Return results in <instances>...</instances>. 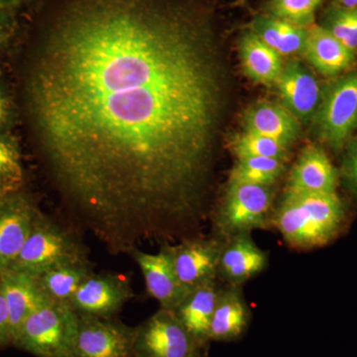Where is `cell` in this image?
<instances>
[{
  "label": "cell",
  "instance_id": "ab89813d",
  "mask_svg": "<svg viewBox=\"0 0 357 357\" xmlns=\"http://www.w3.org/2000/svg\"><path fill=\"white\" fill-rule=\"evenodd\" d=\"M0 8H4V7H2L1 4H0Z\"/></svg>",
  "mask_w": 357,
  "mask_h": 357
},
{
  "label": "cell",
  "instance_id": "9a60e30c",
  "mask_svg": "<svg viewBox=\"0 0 357 357\" xmlns=\"http://www.w3.org/2000/svg\"><path fill=\"white\" fill-rule=\"evenodd\" d=\"M0 290L8 307L13 342L25 319L50 300L40 287L37 277L10 268L2 270Z\"/></svg>",
  "mask_w": 357,
  "mask_h": 357
},
{
  "label": "cell",
  "instance_id": "74e56055",
  "mask_svg": "<svg viewBox=\"0 0 357 357\" xmlns=\"http://www.w3.org/2000/svg\"><path fill=\"white\" fill-rule=\"evenodd\" d=\"M246 0H239V3H243V2H245Z\"/></svg>",
  "mask_w": 357,
  "mask_h": 357
},
{
  "label": "cell",
  "instance_id": "f35d334b",
  "mask_svg": "<svg viewBox=\"0 0 357 357\" xmlns=\"http://www.w3.org/2000/svg\"><path fill=\"white\" fill-rule=\"evenodd\" d=\"M2 270H3V269H2V268H1V267H0V276H1V272H2Z\"/></svg>",
  "mask_w": 357,
  "mask_h": 357
},
{
  "label": "cell",
  "instance_id": "ba28073f",
  "mask_svg": "<svg viewBox=\"0 0 357 357\" xmlns=\"http://www.w3.org/2000/svg\"><path fill=\"white\" fill-rule=\"evenodd\" d=\"M223 241L190 237L180 243L162 244L181 285L191 291L218 278Z\"/></svg>",
  "mask_w": 357,
  "mask_h": 357
},
{
  "label": "cell",
  "instance_id": "ac0fdd59",
  "mask_svg": "<svg viewBox=\"0 0 357 357\" xmlns=\"http://www.w3.org/2000/svg\"><path fill=\"white\" fill-rule=\"evenodd\" d=\"M244 130L278 141L288 148L300 134L299 121L283 105L262 102L246 110Z\"/></svg>",
  "mask_w": 357,
  "mask_h": 357
},
{
  "label": "cell",
  "instance_id": "83f0119b",
  "mask_svg": "<svg viewBox=\"0 0 357 357\" xmlns=\"http://www.w3.org/2000/svg\"><path fill=\"white\" fill-rule=\"evenodd\" d=\"M324 27L349 50H357V27L347 9L340 6L332 9L326 15Z\"/></svg>",
  "mask_w": 357,
  "mask_h": 357
},
{
  "label": "cell",
  "instance_id": "5b68a950",
  "mask_svg": "<svg viewBox=\"0 0 357 357\" xmlns=\"http://www.w3.org/2000/svg\"><path fill=\"white\" fill-rule=\"evenodd\" d=\"M273 202L272 185L229 183L213 222L218 238L225 241L237 234L266 229L271 222Z\"/></svg>",
  "mask_w": 357,
  "mask_h": 357
},
{
  "label": "cell",
  "instance_id": "4fadbf2b",
  "mask_svg": "<svg viewBox=\"0 0 357 357\" xmlns=\"http://www.w3.org/2000/svg\"><path fill=\"white\" fill-rule=\"evenodd\" d=\"M268 255L251 236L241 234L223 241L218 277L229 286L241 287L243 283L264 271Z\"/></svg>",
  "mask_w": 357,
  "mask_h": 357
},
{
  "label": "cell",
  "instance_id": "7c38bea8",
  "mask_svg": "<svg viewBox=\"0 0 357 357\" xmlns=\"http://www.w3.org/2000/svg\"><path fill=\"white\" fill-rule=\"evenodd\" d=\"M129 255L142 272L148 294L161 309L174 311L190 291L178 282L166 251L161 248L159 252L149 253L135 248Z\"/></svg>",
  "mask_w": 357,
  "mask_h": 357
},
{
  "label": "cell",
  "instance_id": "8992f818",
  "mask_svg": "<svg viewBox=\"0 0 357 357\" xmlns=\"http://www.w3.org/2000/svg\"><path fill=\"white\" fill-rule=\"evenodd\" d=\"M173 311L160 309L135 328L134 357H198L206 352Z\"/></svg>",
  "mask_w": 357,
  "mask_h": 357
},
{
  "label": "cell",
  "instance_id": "52a82bcc",
  "mask_svg": "<svg viewBox=\"0 0 357 357\" xmlns=\"http://www.w3.org/2000/svg\"><path fill=\"white\" fill-rule=\"evenodd\" d=\"M319 138L340 149L357 128V73L337 79L323 93L314 115Z\"/></svg>",
  "mask_w": 357,
  "mask_h": 357
},
{
  "label": "cell",
  "instance_id": "f546056e",
  "mask_svg": "<svg viewBox=\"0 0 357 357\" xmlns=\"http://www.w3.org/2000/svg\"><path fill=\"white\" fill-rule=\"evenodd\" d=\"M13 344L11 335L10 317L6 298L0 290V347Z\"/></svg>",
  "mask_w": 357,
  "mask_h": 357
},
{
  "label": "cell",
  "instance_id": "603a6c76",
  "mask_svg": "<svg viewBox=\"0 0 357 357\" xmlns=\"http://www.w3.org/2000/svg\"><path fill=\"white\" fill-rule=\"evenodd\" d=\"M249 30L281 56L293 55L304 50L307 28L278 20L270 14L256 16Z\"/></svg>",
  "mask_w": 357,
  "mask_h": 357
},
{
  "label": "cell",
  "instance_id": "3957f363",
  "mask_svg": "<svg viewBox=\"0 0 357 357\" xmlns=\"http://www.w3.org/2000/svg\"><path fill=\"white\" fill-rule=\"evenodd\" d=\"M77 324L68 303L49 301L25 319L13 344L37 357H75Z\"/></svg>",
  "mask_w": 357,
  "mask_h": 357
},
{
  "label": "cell",
  "instance_id": "277c9868",
  "mask_svg": "<svg viewBox=\"0 0 357 357\" xmlns=\"http://www.w3.org/2000/svg\"><path fill=\"white\" fill-rule=\"evenodd\" d=\"M88 249L76 234L38 213L10 269L38 277L63 263L88 260Z\"/></svg>",
  "mask_w": 357,
  "mask_h": 357
},
{
  "label": "cell",
  "instance_id": "2e32d148",
  "mask_svg": "<svg viewBox=\"0 0 357 357\" xmlns=\"http://www.w3.org/2000/svg\"><path fill=\"white\" fill-rule=\"evenodd\" d=\"M338 174L321 148L309 145L301 152L289 178L288 190L337 192Z\"/></svg>",
  "mask_w": 357,
  "mask_h": 357
},
{
  "label": "cell",
  "instance_id": "e575fe53",
  "mask_svg": "<svg viewBox=\"0 0 357 357\" xmlns=\"http://www.w3.org/2000/svg\"><path fill=\"white\" fill-rule=\"evenodd\" d=\"M22 1H24V0H0V4L4 8L10 9L14 6H18Z\"/></svg>",
  "mask_w": 357,
  "mask_h": 357
},
{
  "label": "cell",
  "instance_id": "484cf974",
  "mask_svg": "<svg viewBox=\"0 0 357 357\" xmlns=\"http://www.w3.org/2000/svg\"><path fill=\"white\" fill-rule=\"evenodd\" d=\"M323 0H269L266 13L278 20L307 28L314 24V14Z\"/></svg>",
  "mask_w": 357,
  "mask_h": 357
},
{
  "label": "cell",
  "instance_id": "6da1fadb",
  "mask_svg": "<svg viewBox=\"0 0 357 357\" xmlns=\"http://www.w3.org/2000/svg\"><path fill=\"white\" fill-rule=\"evenodd\" d=\"M222 73L183 0H63L22 79L26 117L77 223L110 255L192 237L203 218Z\"/></svg>",
  "mask_w": 357,
  "mask_h": 357
},
{
  "label": "cell",
  "instance_id": "e0dca14e",
  "mask_svg": "<svg viewBox=\"0 0 357 357\" xmlns=\"http://www.w3.org/2000/svg\"><path fill=\"white\" fill-rule=\"evenodd\" d=\"M250 321V310L241 287L220 288L211 318L210 342H232L241 337Z\"/></svg>",
  "mask_w": 357,
  "mask_h": 357
},
{
  "label": "cell",
  "instance_id": "ffe728a7",
  "mask_svg": "<svg viewBox=\"0 0 357 357\" xmlns=\"http://www.w3.org/2000/svg\"><path fill=\"white\" fill-rule=\"evenodd\" d=\"M220 290L215 281L192 289L173 311L190 335L204 347L210 342L208 332Z\"/></svg>",
  "mask_w": 357,
  "mask_h": 357
},
{
  "label": "cell",
  "instance_id": "5bb4252c",
  "mask_svg": "<svg viewBox=\"0 0 357 357\" xmlns=\"http://www.w3.org/2000/svg\"><path fill=\"white\" fill-rule=\"evenodd\" d=\"M39 211L28 199L9 195L0 206V267L13 265L29 236Z\"/></svg>",
  "mask_w": 357,
  "mask_h": 357
},
{
  "label": "cell",
  "instance_id": "8fae6325",
  "mask_svg": "<svg viewBox=\"0 0 357 357\" xmlns=\"http://www.w3.org/2000/svg\"><path fill=\"white\" fill-rule=\"evenodd\" d=\"M283 107L298 121H307L318 112L323 93L314 75L298 61L283 65L275 82Z\"/></svg>",
  "mask_w": 357,
  "mask_h": 357
},
{
  "label": "cell",
  "instance_id": "d590c367",
  "mask_svg": "<svg viewBox=\"0 0 357 357\" xmlns=\"http://www.w3.org/2000/svg\"><path fill=\"white\" fill-rule=\"evenodd\" d=\"M347 10H349V14H351V20H354V24H356L357 27V7L356 8L347 9Z\"/></svg>",
  "mask_w": 357,
  "mask_h": 357
},
{
  "label": "cell",
  "instance_id": "1f68e13d",
  "mask_svg": "<svg viewBox=\"0 0 357 357\" xmlns=\"http://www.w3.org/2000/svg\"><path fill=\"white\" fill-rule=\"evenodd\" d=\"M8 117V102L3 93L0 91V126H3Z\"/></svg>",
  "mask_w": 357,
  "mask_h": 357
},
{
  "label": "cell",
  "instance_id": "44dd1931",
  "mask_svg": "<svg viewBox=\"0 0 357 357\" xmlns=\"http://www.w3.org/2000/svg\"><path fill=\"white\" fill-rule=\"evenodd\" d=\"M239 56L244 72L256 83L275 84L283 68L280 54L251 30L244 33L239 41Z\"/></svg>",
  "mask_w": 357,
  "mask_h": 357
},
{
  "label": "cell",
  "instance_id": "d4e9b609",
  "mask_svg": "<svg viewBox=\"0 0 357 357\" xmlns=\"http://www.w3.org/2000/svg\"><path fill=\"white\" fill-rule=\"evenodd\" d=\"M231 150L236 158H273L285 161L289 148L278 141L249 131L237 134L231 140Z\"/></svg>",
  "mask_w": 357,
  "mask_h": 357
},
{
  "label": "cell",
  "instance_id": "7a4b0ae2",
  "mask_svg": "<svg viewBox=\"0 0 357 357\" xmlns=\"http://www.w3.org/2000/svg\"><path fill=\"white\" fill-rule=\"evenodd\" d=\"M347 208L337 192L288 190L271 223L291 248L310 250L335 241L347 223Z\"/></svg>",
  "mask_w": 357,
  "mask_h": 357
},
{
  "label": "cell",
  "instance_id": "f1b7e54d",
  "mask_svg": "<svg viewBox=\"0 0 357 357\" xmlns=\"http://www.w3.org/2000/svg\"><path fill=\"white\" fill-rule=\"evenodd\" d=\"M344 177L347 187L357 197V139L347 150L344 162Z\"/></svg>",
  "mask_w": 357,
  "mask_h": 357
},
{
  "label": "cell",
  "instance_id": "4316f807",
  "mask_svg": "<svg viewBox=\"0 0 357 357\" xmlns=\"http://www.w3.org/2000/svg\"><path fill=\"white\" fill-rule=\"evenodd\" d=\"M23 180L20 150L13 140L0 135V183L15 190Z\"/></svg>",
  "mask_w": 357,
  "mask_h": 357
},
{
  "label": "cell",
  "instance_id": "4dcf8cb0",
  "mask_svg": "<svg viewBox=\"0 0 357 357\" xmlns=\"http://www.w3.org/2000/svg\"><path fill=\"white\" fill-rule=\"evenodd\" d=\"M15 31V21L10 9L0 8V49L6 46Z\"/></svg>",
  "mask_w": 357,
  "mask_h": 357
},
{
  "label": "cell",
  "instance_id": "8d00e7d4",
  "mask_svg": "<svg viewBox=\"0 0 357 357\" xmlns=\"http://www.w3.org/2000/svg\"><path fill=\"white\" fill-rule=\"evenodd\" d=\"M198 357H206V352H204V354H202L201 356H199Z\"/></svg>",
  "mask_w": 357,
  "mask_h": 357
},
{
  "label": "cell",
  "instance_id": "d6986e66",
  "mask_svg": "<svg viewBox=\"0 0 357 357\" xmlns=\"http://www.w3.org/2000/svg\"><path fill=\"white\" fill-rule=\"evenodd\" d=\"M305 57L324 76H335L354 62V52L340 43L324 26L312 24L307 28Z\"/></svg>",
  "mask_w": 357,
  "mask_h": 357
},
{
  "label": "cell",
  "instance_id": "9c48e42d",
  "mask_svg": "<svg viewBox=\"0 0 357 357\" xmlns=\"http://www.w3.org/2000/svg\"><path fill=\"white\" fill-rule=\"evenodd\" d=\"M75 357H134L135 328L114 319L77 314Z\"/></svg>",
  "mask_w": 357,
  "mask_h": 357
},
{
  "label": "cell",
  "instance_id": "836d02e7",
  "mask_svg": "<svg viewBox=\"0 0 357 357\" xmlns=\"http://www.w3.org/2000/svg\"><path fill=\"white\" fill-rule=\"evenodd\" d=\"M340 6L345 9L356 8L357 0H337Z\"/></svg>",
  "mask_w": 357,
  "mask_h": 357
},
{
  "label": "cell",
  "instance_id": "cb8c5ba5",
  "mask_svg": "<svg viewBox=\"0 0 357 357\" xmlns=\"http://www.w3.org/2000/svg\"><path fill=\"white\" fill-rule=\"evenodd\" d=\"M285 169L284 161L273 158H238L229 183L272 185Z\"/></svg>",
  "mask_w": 357,
  "mask_h": 357
},
{
  "label": "cell",
  "instance_id": "30bf717a",
  "mask_svg": "<svg viewBox=\"0 0 357 357\" xmlns=\"http://www.w3.org/2000/svg\"><path fill=\"white\" fill-rule=\"evenodd\" d=\"M134 296L126 275L93 273L82 284L69 305L77 314L112 319Z\"/></svg>",
  "mask_w": 357,
  "mask_h": 357
},
{
  "label": "cell",
  "instance_id": "d6a6232c",
  "mask_svg": "<svg viewBox=\"0 0 357 357\" xmlns=\"http://www.w3.org/2000/svg\"><path fill=\"white\" fill-rule=\"evenodd\" d=\"M14 191L11 188L7 187L6 185L0 183V206L6 202V199L8 198L9 195Z\"/></svg>",
  "mask_w": 357,
  "mask_h": 357
},
{
  "label": "cell",
  "instance_id": "7402d4cb",
  "mask_svg": "<svg viewBox=\"0 0 357 357\" xmlns=\"http://www.w3.org/2000/svg\"><path fill=\"white\" fill-rule=\"evenodd\" d=\"M93 273L91 261L81 260L50 268L40 274L37 280L49 300L69 304L82 284Z\"/></svg>",
  "mask_w": 357,
  "mask_h": 357
}]
</instances>
